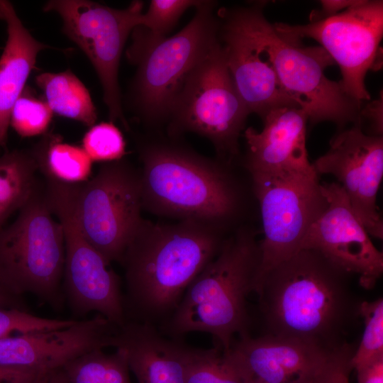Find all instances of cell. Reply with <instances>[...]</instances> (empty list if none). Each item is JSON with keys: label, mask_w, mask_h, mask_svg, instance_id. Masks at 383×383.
Returning <instances> with one entry per match:
<instances>
[{"label": "cell", "mask_w": 383, "mask_h": 383, "mask_svg": "<svg viewBox=\"0 0 383 383\" xmlns=\"http://www.w3.org/2000/svg\"><path fill=\"white\" fill-rule=\"evenodd\" d=\"M201 1L152 0L140 23L132 31V43L126 50L130 62L151 49L166 38L182 15L190 7H196Z\"/></svg>", "instance_id": "25"}, {"label": "cell", "mask_w": 383, "mask_h": 383, "mask_svg": "<svg viewBox=\"0 0 383 383\" xmlns=\"http://www.w3.org/2000/svg\"><path fill=\"white\" fill-rule=\"evenodd\" d=\"M113 348L125 352L138 383H186L187 366L195 350L152 325L131 321L118 328Z\"/></svg>", "instance_id": "20"}, {"label": "cell", "mask_w": 383, "mask_h": 383, "mask_svg": "<svg viewBox=\"0 0 383 383\" xmlns=\"http://www.w3.org/2000/svg\"><path fill=\"white\" fill-rule=\"evenodd\" d=\"M78 319H55L35 316L26 310L0 308V339L12 333L62 328L74 323Z\"/></svg>", "instance_id": "31"}, {"label": "cell", "mask_w": 383, "mask_h": 383, "mask_svg": "<svg viewBox=\"0 0 383 383\" xmlns=\"http://www.w3.org/2000/svg\"><path fill=\"white\" fill-rule=\"evenodd\" d=\"M223 228L194 220L158 223L143 219L121 261L127 321L157 328L175 311L187 289L216 256Z\"/></svg>", "instance_id": "2"}, {"label": "cell", "mask_w": 383, "mask_h": 383, "mask_svg": "<svg viewBox=\"0 0 383 383\" xmlns=\"http://www.w3.org/2000/svg\"><path fill=\"white\" fill-rule=\"evenodd\" d=\"M25 87L14 103L10 114V124L22 137L45 133L50 123L52 111L45 101L31 94Z\"/></svg>", "instance_id": "29"}, {"label": "cell", "mask_w": 383, "mask_h": 383, "mask_svg": "<svg viewBox=\"0 0 383 383\" xmlns=\"http://www.w3.org/2000/svg\"><path fill=\"white\" fill-rule=\"evenodd\" d=\"M216 3L201 1L190 22L135 59L134 103L149 122L169 118L187 78L218 41Z\"/></svg>", "instance_id": "8"}, {"label": "cell", "mask_w": 383, "mask_h": 383, "mask_svg": "<svg viewBox=\"0 0 383 383\" xmlns=\"http://www.w3.org/2000/svg\"><path fill=\"white\" fill-rule=\"evenodd\" d=\"M31 151L45 179L76 184L87 180L91 174L92 160L84 149L62 143L59 135H45Z\"/></svg>", "instance_id": "24"}, {"label": "cell", "mask_w": 383, "mask_h": 383, "mask_svg": "<svg viewBox=\"0 0 383 383\" xmlns=\"http://www.w3.org/2000/svg\"><path fill=\"white\" fill-rule=\"evenodd\" d=\"M61 369L70 383H131L126 353L121 348L113 353L104 349L87 352Z\"/></svg>", "instance_id": "26"}, {"label": "cell", "mask_w": 383, "mask_h": 383, "mask_svg": "<svg viewBox=\"0 0 383 383\" xmlns=\"http://www.w3.org/2000/svg\"><path fill=\"white\" fill-rule=\"evenodd\" d=\"M45 190L38 185L0 230V282L13 293H28L55 309L62 306L65 240Z\"/></svg>", "instance_id": "6"}, {"label": "cell", "mask_w": 383, "mask_h": 383, "mask_svg": "<svg viewBox=\"0 0 383 383\" xmlns=\"http://www.w3.org/2000/svg\"><path fill=\"white\" fill-rule=\"evenodd\" d=\"M45 374L0 366V383H32Z\"/></svg>", "instance_id": "35"}, {"label": "cell", "mask_w": 383, "mask_h": 383, "mask_svg": "<svg viewBox=\"0 0 383 383\" xmlns=\"http://www.w3.org/2000/svg\"><path fill=\"white\" fill-rule=\"evenodd\" d=\"M37 171L31 150L6 151L0 156V230L39 185Z\"/></svg>", "instance_id": "22"}, {"label": "cell", "mask_w": 383, "mask_h": 383, "mask_svg": "<svg viewBox=\"0 0 383 383\" xmlns=\"http://www.w3.org/2000/svg\"><path fill=\"white\" fill-rule=\"evenodd\" d=\"M358 1L359 0H321L320 1V9L313 11L311 13V22L333 16L355 5Z\"/></svg>", "instance_id": "34"}, {"label": "cell", "mask_w": 383, "mask_h": 383, "mask_svg": "<svg viewBox=\"0 0 383 383\" xmlns=\"http://www.w3.org/2000/svg\"><path fill=\"white\" fill-rule=\"evenodd\" d=\"M140 157L143 208L223 229L238 216L240 192L220 163L172 145L148 146Z\"/></svg>", "instance_id": "4"}, {"label": "cell", "mask_w": 383, "mask_h": 383, "mask_svg": "<svg viewBox=\"0 0 383 383\" xmlns=\"http://www.w3.org/2000/svg\"><path fill=\"white\" fill-rule=\"evenodd\" d=\"M0 19L7 28V40L0 57V148H4L11 109L35 67L38 54L50 46L32 36L10 1L0 0Z\"/></svg>", "instance_id": "21"}, {"label": "cell", "mask_w": 383, "mask_h": 383, "mask_svg": "<svg viewBox=\"0 0 383 383\" xmlns=\"http://www.w3.org/2000/svg\"><path fill=\"white\" fill-rule=\"evenodd\" d=\"M264 237L255 290L274 267L301 250L327 201L316 172L251 174ZM254 290V292H255Z\"/></svg>", "instance_id": "10"}, {"label": "cell", "mask_w": 383, "mask_h": 383, "mask_svg": "<svg viewBox=\"0 0 383 383\" xmlns=\"http://www.w3.org/2000/svg\"><path fill=\"white\" fill-rule=\"evenodd\" d=\"M383 100L382 94L377 100L372 101L360 112V121L366 119L370 126L372 135H382L383 131Z\"/></svg>", "instance_id": "33"}, {"label": "cell", "mask_w": 383, "mask_h": 383, "mask_svg": "<svg viewBox=\"0 0 383 383\" xmlns=\"http://www.w3.org/2000/svg\"><path fill=\"white\" fill-rule=\"evenodd\" d=\"M265 3L228 9L272 67L279 82L311 123L331 121L340 129L360 121L362 103L325 74L335 62L321 46L303 47L280 35L265 17Z\"/></svg>", "instance_id": "5"}, {"label": "cell", "mask_w": 383, "mask_h": 383, "mask_svg": "<svg viewBox=\"0 0 383 383\" xmlns=\"http://www.w3.org/2000/svg\"><path fill=\"white\" fill-rule=\"evenodd\" d=\"M125 147L122 133L113 123L103 122L91 126L82 139V148L92 161L121 160Z\"/></svg>", "instance_id": "30"}, {"label": "cell", "mask_w": 383, "mask_h": 383, "mask_svg": "<svg viewBox=\"0 0 383 383\" xmlns=\"http://www.w3.org/2000/svg\"><path fill=\"white\" fill-rule=\"evenodd\" d=\"M49 374L50 372L40 376L39 378H38L36 380H35L32 383H49V381H48Z\"/></svg>", "instance_id": "39"}, {"label": "cell", "mask_w": 383, "mask_h": 383, "mask_svg": "<svg viewBox=\"0 0 383 383\" xmlns=\"http://www.w3.org/2000/svg\"><path fill=\"white\" fill-rule=\"evenodd\" d=\"M20 296L0 282V308H14L27 311Z\"/></svg>", "instance_id": "37"}, {"label": "cell", "mask_w": 383, "mask_h": 383, "mask_svg": "<svg viewBox=\"0 0 383 383\" xmlns=\"http://www.w3.org/2000/svg\"><path fill=\"white\" fill-rule=\"evenodd\" d=\"M186 383H245L238 370L218 348H196L189 360Z\"/></svg>", "instance_id": "27"}, {"label": "cell", "mask_w": 383, "mask_h": 383, "mask_svg": "<svg viewBox=\"0 0 383 383\" xmlns=\"http://www.w3.org/2000/svg\"><path fill=\"white\" fill-rule=\"evenodd\" d=\"M355 370L357 383H383V357Z\"/></svg>", "instance_id": "36"}, {"label": "cell", "mask_w": 383, "mask_h": 383, "mask_svg": "<svg viewBox=\"0 0 383 383\" xmlns=\"http://www.w3.org/2000/svg\"><path fill=\"white\" fill-rule=\"evenodd\" d=\"M260 262L255 232L239 228L224 239L216 256L190 284L159 331L177 340L191 332L207 333L216 348L228 353L235 334H249L246 300L254 292Z\"/></svg>", "instance_id": "3"}, {"label": "cell", "mask_w": 383, "mask_h": 383, "mask_svg": "<svg viewBox=\"0 0 383 383\" xmlns=\"http://www.w3.org/2000/svg\"><path fill=\"white\" fill-rule=\"evenodd\" d=\"M359 312L363 318L365 328L360 343L351 358L353 369L383 357L382 298L361 301Z\"/></svg>", "instance_id": "28"}, {"label": "cell", "mask_w": 383, "mask_h": 383, "mask_svg": "<svg viewBox=\"0 0 383 383\" xmlns=\"http://www.w3.org/2000/svg\"><path fill=\"white\" fill-rule=\"evenodd\" d=\"M143 3L133 1L116 9L87 0H51L44 11L61 17L62 31L87 56L94 67L104 92L111 122L127 127L121 104L118 73L122 52L133 29L140 23Z\"/></svg>", "instance_id": "12"}, {"label": "cell", "mask_w": 383, "mask_h": 383, "mask_svg": "<svg viewBox=\"0 0 383 383\" xmlns=\"http://www.w3.org/2000/svg\"><path fill=\"white\" fill-rule=\"evenodd\" d=\"M35 83L52 112L89 127L94 126L97 115L89 92L71 71L41 73L35 77Z\"/></svg>", "instance_id": "23"}, {"label": "cell", "mask_w": 383, "mask_h": 383, "mask_svg": "<svg viewBox=\"0 0 383 383\" xmlns=\"http://www.w3.org/2000/svg\"><path fill=\"white\" fill-rule=\"evenodd\" d=\"M318 174L333 175L370 235L383 238L377 205L383 177V137L365 133L361 123L340 129L326 153L313 164Z\"/></svg>", "instance_id": "14"}, {"label": "cell", "mask_w": 383, "mask_h": 383, "mask_svg": "<svg viewBox=\"0 0 383 383\" xmlns=\"http://www.w3.org/2000/svg\"><path fill=\"white\" fill-rule=\"evenodd\" d=\"M273 26L287 39L300 42L310 38L319 43L340 67L342 79L338 83L344 93L360 103L370 99L365 79L369 70L381 66L382 1L359 0L333 16L306 25Z\"/></svg>", "instance_id": "11"}, {"label": "cell", "mask_w": 383, "mask_h": 383, "mask_svg": "<svg viewBox=\"0 0 383 383\" xmlns=\"http://www.w3.org/2000/svg\"><path fill=\"white\" fill-rule=\"evenodd\" d=\"M355 349L354 345L347 343L335 350L312 383H350V373L353 370L350 361Z\"/></svg>", "instance_id": "32"}, {"label": "cell", "mask_w": 383, "mask_h": 383, "mask_svg": "<svg viewBox=\"0 0 383 383\" xmlns=\"http://www.w3.org/2000/svg\"><path fill=\"white\" fill-rule=\"evenodd\" d=\"M118 328L97 314L62 328L9 336L0 339V366L48 373L87 352L113 348Z\"/></svg>", "instance_id": "16"}, {"label": "cell", "mask_w": 383, "mask_h": 383, "mask_svg": "<svg viewBox=\"0 0 383 383\" xmlns=\"http://www.w3.org/2000/svg\"><path fill=\"white\" fill-rule=\"evenodd\" d=\"M218 40L235 86L250 113L262 119L269 112L299 105L281 87L262 52L231 15L218 11Z\"/></svg>", "instance_id": "18"}, {"label": "cell", "mask_w": 383, "mask_h": 383, "mask_svg": "<svg viewBox=\"0 0 383 383\" xmlns=\"http://www.w3.org/2000/svg\"><path fill=\"white\" fill-rule=\"evenodd\" d=\"M49 383H70L62 369L50 372Z\"/></svg>", "instance_id": "38"}, {"label": "cell", "mask_w": 383, "mask_h": 383, "mask_svg": "<svg viewBox=\"0 0 383 383\" xmlns=\"http://www.w3.org/2000/svg\"><path fill=\"white\" fill-rule=\"evenodd\" d=\"M44 189L50 209L63 228L62 282L72 312L82 317L96 312L117 326H123L127 319L119 277L81 233L64 184L45 179Z\"/></svg>", "instance_id": "13"}, {"label": "cell", "mask_w": 383, "mask_h": 383, "mask_svg": "<svg viewBox=\"0 0 383 383\" xmlns=\"http://www.w3.org/2000/svg\"><path fill=\"white\" fill-rule=\"evenodd\" d=\"M327 201L323 212L311 225L301 249L321 252L350 274L360 284L372 289L383 272V254L372 242L338 182L321 184Z\"/></svg>", "instance_id": "15"}, {"label": "cell", "mask_w": 383, "mask_h": 383, "mask_svg": "<svg viewBox=\"0 0 383 383\" xmlns=\"http://www.w3.org/2000/svg\"><path fill=\"white\" fill-rule=\"evenodd\" d=\"M334 351V350H333ZM333 351L298 340L250 334L233 341L223 353L243 379L264 383H312Z\"/></svg>", "instance_id": "17"}, {"label": "cell", "mask_w": 383, "mask_h": 383, "mask_svg": "<svg viewBox=\"0 0 383 383\" xmlns=\"http://www.w3.org/2000/svg\"><path fill=\"white\" fill-rule=\"evenodd\" d=\"M350 275L312 249H301L274 267L255 290L265 334L327 351L347 343L346 334L360 317Z\"/></svg>", "instance_id": "1"}, {"label": "cell", "mask_w": 383, "mask_h": 383, "mask_svg": "<svg viewBox=\"0 0 383 383\" xmlns=\"http://www.w3.org/2000/svg\"><path fill=\"white\" fill-rule=\"evenodd\" d=\"M63 184L85 239L108 263L120 262L143 219L140 173L121 159L91 179Z\"/></svg>", "instance_id": "7"}, {"label": "cell", "mask_w": 383, "mask_h": 383, "mask_svg": "<svg viewBox=\"0 0 383 383\" xmlns=\"http://www.w3.org/2000/svg\"><path fill=\"white\" fill-rule=\"evenodd\" d=\"M306 113L298 107H282L269 112L258 132L245 131L248 150L245 165L250 174L316 172L306 145Z\"/></svg>", "instance_id": "19"}, {"label": "cell", "mask_w": 383, "mask_h": 383, "mask_svg": "<svg viewBox=\"0 0 383 383\" xmlns=\"http://www.w3.org/2000/svg\"><path fill=\"white\" fill-rule=\"evenodd\" d=\"M245 383H264L260 381L252 379H247L244 380Z\"/></svg>", "instance_id": "40"}, {"label": "cell", "mask_w": 383, "mask_h": 383, "mask_svg": "<svg viewBox=\"0 0 383 383\" xmlns=\"http://www.w3.org/2000/svg\"><path fill=\"white\" fill-rule=\"evenodd\" d=\"M250 114L218 41L190 74L172 109L170 132L207 138L221 155L238 152V139Z\"/></svg>", "instance_id": "9"}]
</instances>
